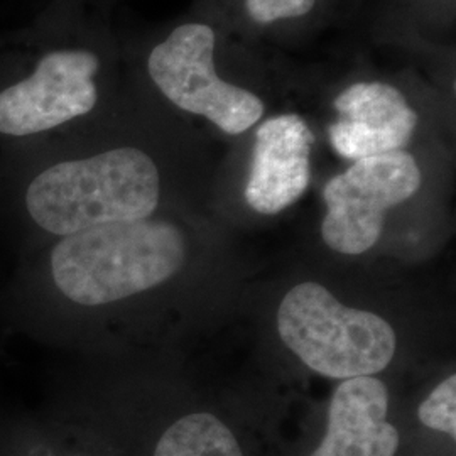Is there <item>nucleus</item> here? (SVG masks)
I'll use <instances>...</instances> for the list:
<instances>
[{"mask_svg": "<svg viewBox=\"0 0 456 456\" xmlns=\"http://www.w3.org/2000/svg\"><path fill=\"white\" fill-rule=\"evenodd\" d=\"M184 256L173 224L117 222L63 237L51 252V276L69 301L102 306L163 284L180 273Z\"/></svg>", "mask_w": 456, "mask_h": 456, "instance_id": "nucleus-1", "label": "nucleus"}, {"mask_svg": "<svg viewBox=\"0 0 456 456\" xmlns=\"http://www.w3.org/2000/svg\"><path fill=\"white\" fill-rule=\"evenodd\" d=\"M159 171L146 152L118 147L54 164L28 188L26 207L49 233L66 237L117 222L146 220L159 203Z\"/></svg>", "mask_w": 456, "mask_h": 456, "instance_id": "nucleus-2", "label": "nucleus"}, {"mask_svg": "<svg viewBox=\"0 0 456 456\" xmlns=\"http://www.w3.org/2000/svg\"><path fill=\"white\" fill-rule=\"evenodd\" d=\"M277 330L306 367L330 379L372 377L395 354V333L386 320L343 306L318 282L297 284L284 296Z\"/></svg>", "mask_w": 456, "mask_h": 456, "instance_id": "nucleus-3", "label": "nucleus"}, {"mask_svg": "<svg viewBox=\"0 0 456 456\" xmlns=\"http://www.w3.org/2000/svg\"><path fill=\"white\" fill-rule=\"evenodd\" d=\"M215 45L216 36L208 24H183L151 51L147 69L164 97L178 109L239 135L261 120L264 103L256 94L216 75Z\"/></svg>", "mask_w": 456, "mask_h": 456, "instance_id": "nucleus-4", "label": "nucleus"}, {"mask_svg": "<svg viewBox=\"0 0 456 456\" xmlns=\"http://www.w3.org/2000/svg\"><path fill=\"white\" fill-rule=\"evenodd\" d=\"M421 169L406 151L363 158L326 183L325 244L346 256L372 248L386 224V213L421 188Z\"/></svg>", "mask_w": 456, "mask_h": 456, "instance_id": "nucleus-5", "label": "nucleus"}, {"mask_svg": "<svg viewBox=\"0 0 456 456\" xmlns=\"http://www.w3.org/2000/svg\"><path fill=\"white\" fill-rule=\"evenodd\" d=\"M98 66L90 51L49 53L33 77L0 92V134H39L94 110Z\"/></svg>", "mask_w": 456, "mask_h": 456, "instance_id": "nucleus-6", "label": "nucleus"}, {"mask_svg": "<svg viewBox=\"0 0 456 456\" xmlns=\"http://www.w3.org/2000/svg\"><path fill=\"white\" fill-rule=\"evenodd\" d=\"M333 107L338 118L328 127L330 142L352 161L403 151L419 120L403 92L389 83H354Z\"/></svg>", "mask_w": 456, "mask_h": 456, "instance_id": "nucleus-7", "label": "nucleus"}, {"mask_svg": "<svg viewBox=\"0 0 456 456\" xmlns=\"http://www.w3.org/2000/svg\"><path fill=\"white\" fill-rule=\"evenodd\" d=\"M313 142V132L301 115H276L262 122L245 184L252 210L276 215L303 196L310 186Z\"/></svg>", "mask_w": 456, "mask_h": 456, "instance_id": "nucleus-8", "label": "nucleus"}, {"mask_svg": "<svg viewBox=\"0 0 456 456\" xmlns=\"http://www.w3.org/2000/svg\"><path fill=\"white\" fill-rule=\"evenodd\" d=\"M401 433L389 421V392L375 377L346 379L335 389L326 428L308 456H397Z\"/></svg>", "mask_w": 456, "mask_h": 456, "instance_id": "nucleus-9", "label": "nucleus"}, {"mask_svg": "<svg viewBox=\"0 0 456 456\" xmlns=\"http://www.w3.org/2000/svg\"><path fill=\"white\" fill-rule=\"evenodd\" d=\"M149 456H247L233 429L212 412H190L167 424Z\"/></svg>", "mask_w": 456, "mask_h": 456, "instance_id": "nucleus-10", "label": "nucleus"}, {"mask_svg": "<svg viewBox=\"0 0 456 456\" xmlns=\"http://www.w3.org/2000/svg\"><path fill=\"white\" fill-rule=\"evenodd\" d=\"M419 423L441 435L456 438V377L443 380L418 409Z\"/></svg>", "mask_w": 456, "mask_h": 456, "instance_id": "nucleus-11", "label": "nucleus"}, {"mask_svg": "<svg viewBox=\"0 0 456 456\" xmlns=\"http://www.w3.org/2000/svg\"><path fill=\"white\" fill-rule=\"evenodd\" d=\"M316 0H245V9L257 24H271L281 19L310 14Z\"/></svg>", "mask_w": 456, "mask_h": 456, "instance_id": "nucleus-12", "label": "nucleus"}, {"mask_svg": "<svg viewBox=\"0 0 456 456\" xmlns=\"http://www.w3.org/2000/svg\"><path fill=\"white\" fill-rule=\"evenodd\" d=\"M26 456H86V455H43L39 452H33V453H26Z\"/></svg>", "mask_w": 456, "mask_h": 456, "instance_id": "nucleus-13", "label": "nucleus"}]
</instances>
